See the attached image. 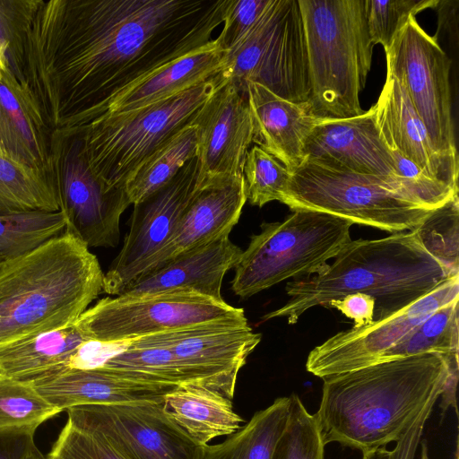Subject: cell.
<instances>
[{
    "instance_id": "6da1fadb",
    "label": "cell",
    "mask_w": 459,
    "mask_h": 459,
    "mask_svg": "<svg viewBox=\"0 0 459 459\" xmlns=\"http://www.w3.org/2000/svg\"><path fill=\"white\" fill-rule=\"evenodd\" d=\"M224 0H41L25 83L52 132L83 127L118 93L208 44Z\"/></svg>"
},
{
    "instance_id": "7a4b0ae2",
    "label": "cell",
    "mask_w": 459,
    "mask_h": 459,
    "mask_svg": "<svg viewBox=\"0 0 459 459\" xmlns=\"http://www.w3.org/2000/svg\"><path fill=\"white\" fill-rule=\"evenodd\" d=\"M457 358L427 352L323 378L314 416L324 445L335 442L364 453L397 442L442 393Z\"/></svg>"
},
{
    "instance_id": "3957f363",
    "label": "cell",
    "mask_w": 459,
    "mask_h": 459,
    "mask_svg": "<svg viewBox=\"0 0 459 459\" xmlns=\"http://www.w3.org/2000/svg\"><path fill=\"white\" fill-rule=\"evenodd\" d=\"M459 275V274H458ZM420 244L414 231L349 241L318 273L287 282L289 300L263 316L294 325L308 309L353 293L376 300L374 321L385 318L453 277Z\"/></svg>"
},
{
    "instance_id": "277c9868",
    "label": "cell",
    "mask_w": 459,
    "mask_h": 459,
    "mask_svg": "<svg viewBox=\"0 0 459 459\" xmlns=\"http://www.w3.org/2000/svg\"><path fill=\"white\" fill-rule=\"evenodd\" d=\"M104 273L89 247L65 232L0 262V347L75 323L103 292Z\"/></svg>"
},
{
    "instance_id": "5b68a950",
    "label": "cell",
    "mask_w": 459,
    "mask_h": 459,
    "mask_svg": "<svg viewBox=\"0 0 459 459\" xmlns=\"http://www.w3.org/2000/svg\"><path fill=\"white\" fill-rule=\"evenodd\" d=\"M305 31L310 97L318 119L361 115L359 96L371 68L366 0H299Z\"/></svg>"
},
{
    "instance_id": "8992f818",
    "label": "cell",
    "mask_w": 459,
    "mask_h": 459,
    "mask_svg": "<svg viewBox=\"0 0 459 459\" xmlns=\"http://www.w3.org/2000/svg\"><path fill=\"white\" fill-rule=\"evenodd\" d=\"M282 204L393 233L413 231L433 211L399 177L340 171L304 160L291 172Z\"/></svg>"
},
{
    "instance_id": "52a82bcc",
    "label": "cell",
    "mask_w": 459,
    "mask_h": 459,
    "mask_svg": "<svg viewBox=\"0 0 459 459\" xmlns=\"http://www.w3.org/2000/svg\"><path fill=\"white\" fill-rule=\"evenodd\" d=\"M352 224L309 210H295L282 221L262 223L234 266L233 292L250 298L289 278L318 273L351 240Z\"/></svg>"
},
{
    "instance_id": "ba28073f",
    "label": "cell",
    "mask_w": 459,
    "mask_h": 459,
    "mask_svg": "<svg viewBox=\"0 0 459 459\" xmlns=\"http://www.w3.org/2000/svg\"><path fill=\"white\" fill-rule=\"evenodd\" d=\"M217 76L140 108L102 115L81 127L93 172L109 186L125 188L146 159L193 122Z\"/></svg>"
},
{
    "instance_id": "9c48e42d",
    "label": "cell",
    "mask_w": 459,
    "mask_h": 459,
    "mask_svg": "<svg viewBox=\"0 0 459 459\" xmlns=\"http://www.w3.org/2000/svg\"><path fill=\"white\" fill-rule=\"evenodd\" d=\"M246 91L256 82L279 97L306 102L310 97L307 53L299 0H273L219 74Z\"/></svg>"
},
{
    "instance_id": "30bf717a",
    "label": "cell",
    "mask_w": 459,
    "mask_h": 459,
    "mask_svg": "<svg viewBox=\"0 0 459 459\" xmlns=\"http://www.w3.org/2000/svg\"><path fill=\"white\" fill-rule=\"evenodd\" d=\"M247 323L242 308L193 292L169 291L100 299L75 325L88 341L116 345L139 337L190 326Z\"/></svg>"
},
{
    "instance_id": "8fae6325",
    "label": "cell",
    "mask_w": 459,
    "mask_h": 459,
    "mask_svg": "<svg viewBox=\"0 0 459 459\" xmlns=\"http://www.w3.org/2000/svg\"><path fill=\"white\" fill-rule=\"evenodd\" d=\"M50 168L65 232L88 247L117 246L131 202L125 188L109 186L93 172L82 128L52 132Z\"/></svg>"
},
{
    "instance_id": "7c38bea8",
    "label": "cell",
    "mask_w": 459,
    "mask_h": 459,
    "mask_svg": "<svg viewBox=\"0 0 459 459\" xmlns=\"http://www.w3.org/2000/svg\"><path fill=\"white\" fill-rule=\"evenodd\" d=\"M387 73L404 87L441 154L458 160L449 82L451 62L437 39L411 16L385 52Z\"/></svg>"
},
{
    "instance_id": "4fadbf2b",
    "label": "cell",
    "mask_w": 459,
    "mask_h": 459,
    "mask_svg": "<svg viewBox=\"0 0 459 459\" xmlns=\"http://www.w3.org/2000/svg\"><path fill=\"white\" fill-rule=\"evenodd\" d=\"M261 338L248 323L221 322L166 331L131 341L168 349L186 385L202 386L232 400L238 372Z\"/></svg>"
},
{
    "instance_id": "5bb4252c",
    "label": "cell",
    "mask_w": 459,
    "mask_h": 459,
    "mask_svg": "<svg viewBox=\"0 0 459 459\" xmlns=\"http://www.w3.org/2000/svg\"><path fill=\"white\" fill-rule=\"evenodd\" d=\"M67 419L103 434L128 459H203L205 446L168 417L162 402L86 404Z\"/></svg>"
},
{
    "instance_id": "9a60e30c",
    "label": "cell",
    "mask_w": 459,
    "mask_h": 459,
    "mask_svg": "<svg viewBox=\"0 0 459 459\" xmlns=\"http://www.w3.org/2000/svg\"><path fill=\"white\" fill-rule=\"evenodd\" d=\"M457 299L459 275H455L394 314L331 336L308 353L306 369L323 379L374 364L407 333Z\"/></svg>"
},
{
    "instance_id": "2e32d148",
    "label": "cell",
    "mask_w": 459,
    "mask_h": 459,
    "mask_svg": "<svg viewBox=\"0 0 459 459\" xmlns=\"http://www.w3.org/2000/svg\"><path fill=\"white\" fill-rule=\"evenodd\" d=\"M194 157L164 186L134 204L124 244L104 273L103 291L117 296L146 268L174 233L196 186Z\"/></svg>"
},
{
    "instance_id": "e0dca14e",
    "label": "cell",
    "mask_w": 459,
    "mask_h": 459,
    "mask_svg": "<svg viewBox=\"0 0 459 459\" xmlns=\"http://www.w3.org/2000/svg\"><path fill=\"white\" fill-rule=\"evenodd\" d=\"M198 176L195 187L243 177L253 143L254 123L247 92L217 76L211 95L196 114Z\"/></svg>"
},
{
    "instance_id": "ac0fdd59",
    "label": "cell",
    "mask_w": 459,
    "mask_h": 459,
    "mask_svg": "<svg viewBox=\"0 0 459 459\" xmlns=\"http://www.w3.org/2000/svg\"><path fill=\"white\" fill-rule=\"evenodd\" d=\"M304 160L364 175L397 177L394 153L382 139L374 108L343 119H319L304 143Z\"/></svg>"
},
{
    "instance_id": "d6986e66",
    "label": "cell",
    "mask_w": 459,
    "mask_h": 459,
    "mask_svg": "<svg viewBox=\"0 0 459 459\" xmlns=\"http://www.w3.org/2000/svg\"><path fill=\"white\" fill-rule=\"evenodd\" d=\"M372 107L380 135L391 152L412 162L429 178L458 189V160L435 149L403 85L394 76L386 74Z\"/></svg>"
},
{
    "instance_id": "ffe728a7",
    "label": "cell",
    "mask_w": 459,
    "mask_h": 459,
    "mask_svg": "<svg viewBox=\"0 0 459 459\" xmlns=\"http://www.w3.org/2000/svg\"><path fill=\"white\" fill-rule=\"evenodd\" d=\"M247 201L244 176L195 187L171 238L142 274L186 251L230 235Z\"/></svg>"
},
{
    "instance_id": "44dd1931",
    "label": "cell",
    "mask_w": 459,
    "mask_h": 459,
    "mask_svg": "<svg viewBox=\"0 0 459 459\" xmlns=\"http://www.w3.org/2000/svg\"><path fill=\"white\" fill-rule=\"evenodd\" d=\"M242 251L231 242L229 235H223L141 274L119 295L185 291L222 301L221 290L223 277L234 268Z\"/></svg>"
},
{
    "instance_id": "7402d4cb",
    "label": "cell",
    "mask_w": 459,
    "mask_h": 459,
    "mask_svg": "<svg viewBox=\"0 0 459 459\" xmlns=\"http://www.w3.org/2000/svg\"><path fill=\"white\" fill-rule=\"evenodd\" d=\"M60 412L86 404L163 402L179 385L115 375L99 368H64L30 382Z\"/></svg>"
},
{
    "instance_id": "603a6c76",
    "label": "cell",
    "mask_w": 459,
    "mask_h": 459,
    "mask_svg": "<svg viewBox=\"0 0 459 459\" xmlns=\"http://www.w3.org/2000/svg\"><path fill=\"white\" fill-rule=\"evenodd\" d=\"M51 138L52 131L28 86L8 69L0 70V140L6 156L54 184Z\"/></svg>"
},
{
    "instance_id": "cb8c5ba5",
    "label": "cell",
    "mask_w": 459,
    "mask_h": 459,
    "mask_svg": "<svg viewBox=\"0 0 459 459\" xmlns=\"http://www.w3.org/2000/svg\"><path fill=\"white\" fill-rule=\"evenodd\" d=\"M254 123L253 143L284 165L290 172L304 161V143L319 120L310 104L279 97L256 82L246 84Z\"/></svg>"
},
{
    "instance_id": "d4e9b609",
    "label": "cell",
    "mask_w": 459,
    "mask_h": 459,
    "mask_svg": "<svg viewBox=\"0 0 459 459\" xmlns=\"http://www.w3.org/2000/svg\"><path fill=\"white\" fill-rule=\"evenodd\" d=\"M226 59L227 52L213 39L116 95L102 115L132 111L208 81L221 73Z\"/></svg>"
},
{
    "instance_id": "484cf974",
    "label": "cell",
    "mask_w": 459,
    "mask_h": 459,
    "mask_svg": "<svg viewBox=\"0 0 459 459\" xmlns=\"http://www.w3.org/2000/svg\"><path fill=\"white\" fill-rule=\"evenodd\" d=\"M162 405L168 417L201 446L235 433L245 421L234 411L232 400L193 385H179L164 397Z\"/></svg>"
},
{
    "instance_id": "4316f807",
    "label": "cell",
    "mask_w": 459,
    "mask_h": 459,
    "mask_svg": "<svg viewBox=\"0 0 459 459\" xmlns=\"http://www.w3.org/2000/svg\"><path fill=\"white\" fill-rule=\"evenodd\" d=\"M74 324L0 347V373L30 382L68 366L78 348L87 342Z\"/></svg>"
},
{
    "instance_id": "83f0119b",
    "label": "cell",
    "mask_w": 459,
    "mask_h": 459,
    "mask_svg": "<svg viewBox=\"0 0 459 459\" xmlns=\"http://www.w3.org/2000/svg\"><path fill=\"white\" fill-rule=\"evenodd\" d=\"M290 405V396L275 399L224 441L206 445L203 459H271L287 425Z\"/></svg>"
},
{
    "instance_id": "f1b7e54d",
    "label": "cell",
    "mask_w": 459,
    "mask_h": 459,
    "mask_svg": "<svg viewBox=\"0 0 459 459\" xmlns=\"http://www.w3.org/2000/svg\"><path fill=\"white\" fill-rule=\"evenodd\" d=\"M196 131L193 122L146 159L127 180L125 189L134 204L168 183L196 156Z\"/></svg>"
},
{
    "instance_id": "f546056e",
    "label": "cell",
    "mask_w": 459,
    "mask_h": 459,
    "mask_svg": "<svg viewBox=\"0 0 459 459\" xmlns=\"http://www.w3.org/2000/svg\"><path fill=\"white\" fill-rule=\"evenodd\" d=\"M59 210L56 191L48 178L0 154V214Z\"/></svg>"
},
{
    "instance_id": "4dcf8cb0",
    "label": "cell",
    "mask_w": 459,
    "mask_h": 459,
    "mask_svg": "<svg viewBox=\"0 0 459 459\" xmlns=\"http://www.w3.org/2000/svg\"><path fill=\"white\" fill-rule=\"evenodd\" d=\"M58 413L30 383L0 373V437H33L42 423Z\"/></svg>"
},
{
    "instance_id": "1f68e13d",
    "label": "cell",
    "mask_w": 459,
    "mask_h": 459,
    "mask_svg": "<svg viewBox=\"0 0 459 459\" xmlns=\"http://www.w3.org/2000/svg\"><path fill=\"white\" fill-rule=\"evenodd\" d=\"M458 316L459 299L436 310L394 346L383 352L374 363L427 352L442 355L458 354Z\"/></svg>"
},
{
    "instance_id": "d6a6232c",
    "label": "cell",
    "mask_w": 459,
    "mask_h": 459,
    "mask_svg": "<svg viewBox=\"0 0 459 459\" xmlns=\"http://www.w3.org/2000/svg\"><path fill=\"white\" fill-rule=\"evenodd\" d=\"M58 212L30 211L0 214V261L26 255L65 232Z\"/></svg>"
},
{
    "instance_id": "836d02e7",
    "label": "cell",
    "mask_w": 459,
    "mask_h": 459,
    "mask_svg": "<svg viewBox=\"0 0 459 459\" xmlns=\"http://www.w3.org/2000/svg\"><path fill=\"white\" fill-rule=\"evenodd\" d=\"M41 0H0V56L22 84L29 34Z\"/></svg>"
},
{
    "instance_id": "e575fe53",
    "label": "cell",
    "mask_w": 459,
    "mask_h": 459,
    "mask_svg": "<svg viewBox=\"0 0 459 459\" xmlns=\"http://www.w3.org/2000/svg\"><path fill=\"white\" fill-rule=\"evenodd\" d=\"M422 247L452 275L459 274V200L433 210L413 230Z\"/></svg>"
},
{
    "instance_id": "d590c367",
    "label": "cell",
    "mask_w": 459,
    "mask_h": 459,
    "mask_svg": "<svg viewBox=\"0 0 459 459\" xmlns=\"http://www.w3.org/2000/svg\"><path fill=\"white\" fill-rule=\"evenodd\" d=\"M243 175L247 200L252 205L263 207L273 201L281 203L291 172L272 154L255 144L247 155Z\"/></svg>"
},
{
    "instance_id": "8d00e7d4",
    "label": "cell",
    "mask_w": 459,
    "mask_h": 459,
    "mask_svg": "<svg viewBox=\"0 0 459 459\" xmlns=\"http://www.w3.org/2000/svg\"><path fill=\"white\" fill-rule=\"evenodd\" d=\"M290 400L289 420L271 459H324L325 445L314 414L298 394H292Z\"/></svg>"
},
{
    "instance_id": "74e56055",
    "label": "cell",
    "mask_w": 459,
    "mask_h": 459,
    "mask_svg": "<svg viewBox=\"0 0 459 459\" xmlns=\"http://www.w3.org/2000/svg\"><path fill=\"white\" fill-rule=\"evenodd\" d=\"M436 0H366V16L374 45L383 46L385 52L411 16L438 4Z\"/></svg>"
},
{
    "instance_id": "f35d334b",
    "label": "cell",
    "mask_w": 459,
    "mask_h": 459,
    "mask_svg": "<svg viewBox=\"0 0 459 459\" xmlns=\"http://www.w3.org/2000/svg\"><path fill=\"white\" fill-rule=\"evenodd\" d=\"M46 459H128L100 431L67 419Z\"/></svg>"
},
{
    "instance_id": "ab89813d",
    "label": "cell",
    "mask_w": 459,
    "mask_h": 459,
    "mask_svg": "<svg viewBox=\"0 0 459 459\" xmlns=\"http://www.w3.org/2000/svg\"><path fill=\"white\" fill-rule=\"evenodd\" d=\"M273 0H224L222 30L215 38L227 54L247 36L271 5Z\"/></svg>"
},
{
    "instance_id": "60d3db41",
    "label": "cell",
    "mask_w": 459,
    "mask_h": 459,
    "mask_svg": "<svg viewBox=\"0 0 459 459\" xmlns=\"http://www.w3.org/2000/svg\"><path fill=\"white\" fill-rule=\"evenodd\" d=\"M325 307L338 309L353 320V327H361L374 321L376 300L367 294L353 293L330 300Z\"/></svg>"
},
{
    "instance_id": "b9f144b4",
    "label": "cell",
    "mask_w": 459,
    "mask_h": 459,
    "mask_svg": "<svg viewBox=\"0 0 459 459\" xmlns=\"http://www.w3.org/2000/svg\"><path fill=\"white\" fill-rule=\"evenodd\" d=\"M458 359H455L451 363L448 378L439 396L441 397L440 408L442 409V413L446 412L449 407H452L457 414L456 386L458 382Z\"/></svg>"
},
{
    "instance_id": "7bdbcfd3",
    "label": "cell",
    "mask_w": 459,
    "mask_h": 459,
    "mask_svg": "<svg viewBox=\"0 0 459 459\" xmlns=\"http://www.w3.org/2000/svg\"><path fill=\"white\" fill-rule=\"evenodd\" d=\"M0 459H46V457L36 446L33 437H26L22 438L16 455H10L7 457L0 456Z\"/></svg>"
},
{
    "instance_id": "ee69618b",
    "label": "cell",
    "mask_w": 459,
    "mask_h": 459,
    "mask_svg": "<svg viewBox=\"0 0 459 459\" xmlns=\"http://www.w3.org/2000/svg\"><path fill=\"white\" fill-rule=\"evenodd\" d=\"M389 450L386 447L362 453L361 459H388Z\"/></svg>"
},
{
    "instance_id": "f6af8a7d",
    "label": "cell",
    "mask_w": 459,
    "mask_h": 459,
    "mask_svg": "<svg viewBox=\"0 0 459 459\" xmlns=\"http://www.w3.org/2000/svg\"><path fill=\"white\" fill-rule=\"evenodd\" d=\"M420 459H429V447L427 441L423 439L420 442Z\"/></svg>"
},
{
    "instance_id": "bcb514c9",
    "label": "cell",
    "mask_w": 459,
    "mask_h": 459,
    "mask_svg": "<svg viewBox=\"0 0 459 459\" xmlns=\"http://www.w3.org/2000/svg\"><path fill=\"white\" fill-rule=\"evenodd\" d=\"M7 68L5 67L3 60H2V57L0 56V70H6Z\"/></svg>"
},
{
    "instance_id": "7dc6e473",
    "label": "cell",
    "mask_w": 459,
    "mask_h": 459,
    "mask_svg": "<svg viewBox=\"0 0 459 459\" xmlns=\"http://www.w3.org/2000/svg\"><path fill=\"white\" fill-rule=\"evenodd\" d=\"M0 154H2V155H5V156H6L5 152H4V149L3 144H2L1 140H0Z\"/></svg>"
},
{
    "instance_id": "c3c4849f",
    "label": "cell",
    "mask_w": 459,
    "mask_h": 459,
    "mask_svg": "<svg viewBox=\"0 0 459 459\" xmlns=\"http://www.w3.org/2000/svg\"><path fill=\"white\" fill-rule=\"evenodd\" d=\"M455 459H458V447L456 446V451H455Z\"/></svg>"
},
{
    "instance_id": "681fc988",
    "label": "cell",
    "mask_w": 459,
    "mask_h": 459,
    "mask_svg": "<svg viewBox=\"0 0 459 459\" xmlns=\"http://www.w3.org/2000/svg\"><path fill=\"white\" fill-rule=\"evenodd\" d=\"M1 262V261H0Z\"/></svg>"
}]
</instances>
